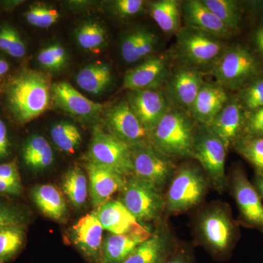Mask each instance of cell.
<instances>
[{
	"mask_svg": "<svg viewBox=\"0 0 263 263\" xmlns=\"http://www.w3.org/2000/svg\"><path fill=\"white\" fill-rule=\"evenodd\" d=\"M195 240L216 260L229 258L238 238V226L229 205L214 202L197 212L194 218Z\"/></svg>",
	"mask_w": 263,
	"mask_h": 263,
	"instance_id": "6da1fadb",
	"label": "cell"
},
{
	"mask_svg": "<svg viewBox=\"0 0 263 263\" xmlns=\"http://www.w3.org/2000/svg\"><path fill=\"white\" fill-rule=\"evenodd\" d=\"M51 88L46 76L25 71L15 78L7 90V102L12 115L20 124L36 119L49 106Z\"/></svg>",
	"mask_w": 263,
	"mask_h": 263,
	"instance_id": "7a4b0ae2",
	"label": "cell"
},
{
	"mask_svg": "<svg viewBox=\"0 0 263 263\" xmlns=\"http://www.w3.org/2000/svg\"><path fill=\"white\" fill-rule=\"evenodd\" d=\"M196 124L190 114L172 107L151 133V143L172 160L190 158Z\"/></svg>",
	"mask_w": 263,
	"mask_h": 263,
	"instance_id": "3957f363",
	"label": "cell"
},
{
	"mask_svg": "<svg viewBox=\"0 0 263 263\" xmlns=\"http://www.w3.org/2000/svg\"><path fill=\"white\" fill-rule=\"evenodd\" d=\"M209 179L201 167L184 163L177 167L165 193V216L183 214L200 205L206 196Z\"/></svg>",
	"mask_w": 263,
	"mask_h": 263,
	"instance_id": "277c9868",
	"label": "cell"
},
{
	"mask_svg": "<svg viewBox=\"0 0 263 263\" xmlns=\"http://www.w3.org/2000/svg\"><path fill=\"white\" fill-rule=\"evenodd\" d=\"M176 36V56L183 66L200 71L214 68L226 50L220 38L193 27L181 28Z\"/></svg>",
	"mask_w": 263,
	"mask_h": 263,
	"instance_id": "5b68a950",
	"label": "cell"
},
{
	"mask_svg": "<svg viewBox=\"0 0 263 263\" xmlns=\"http://www.w3.org/2000/svg\"><path fill=\"white\" fill-rule=\"evenodd\" d=\"M227 148L221 140L207 126L196 124L192 158L200 164L211 186L222 194L228 185L226 174Z\"/></svg>",
	"mask_w": 263,
	"mask_h": 263,
	"instance_id": "8992f818",
	"label": "cell"
},
{
	"mask_svg": "<svg viewBox=\"0 0 263 263\" xmlns=\"http://www.w3.org/2000/svg\"><path fill=\"white\" fill-rule=\"evenodd\" d=\"M259 70V62L249 49L241 45L226 48L213 68L216 84L224 89H242L254 79Z\"/></svg>",
	"mask_w": 263,
	"mask_h": 263,
	"instance_id": "52a82bcc",
	"label": "cell"
},
{
	"mask_svg": "<svg viewBox=\"0 0 263 263\" xmlns=\"http://www.w3.org/2000/svg\"><path fill=\"white\" fill-rule=\"evenodd\" d=\"M119 200L138 221L144 224L157 222L164 215L165 193L134 176L127 178Z\"/></svg>",
	"mask_w": 263,
	"mask_h": 263,
	"instance_id": "ba28073f",
	"label": "cell"
},
{
	"mask_svg": "<svg viewBox=\"0 0 263 263\" xmlns=\"http://www.w3.org/2000/svg\"><path fill=\"white\" fill-rule=\"evenodd\" d=\"M134 176L166 193L177 167L174 161L159 152L151 142L129 147Z\"/></svg>",
	"mask_w": 263,
	"mask_h": 263,
	"instance_id": "9c48e42d",
	"label": "cell"
},
{
	"mask_svg": "<svg viewBox=\"0 0 263 263\" xmlns=\"http://www.w3.org/2000/svg\"><path fill=\"white\" fill-rule=\"evenodd\" d=\"M87 157L88 162L114 170L126 177L134 176L129 146L100 128L95 129Z\"/></svg>",
	"mask_w": 263,
	"mask_h": 263,
	"instance_id": "30bf717a",
	"label": "cell"
},
{
	"mask_svg": "<svg viewBox=\"0 0 263 263\" xmlns=\"http://www.w3.org/2000/svg\"><path fill=\"white\" fill-rule=\"evenodd\" d=\"M167 216L156 222L148 239L138 246L122 263H165L179 245Z\"/></svg>",
	"mask_w": 263,
	"mask_h": 263,
	"instance_id": "8fae6325",
	"label": "cell"
},
{
	"mask_svg": "<svg viewBox=\"0 0 263 263\" xmlns=\"http://www.w3.org/2000/svg\"><path fill=\"white\" fill-rule=\"evenodd\" d=\"M203 83L201 71L182 65L171 70L164 91L173 107L190 114Z\"/></svg>",
	"mask_w": 263,
	"mask_h": 263,
	"instance_id": "7c38bea8",
	"label": "cell"
},
{
	"mask_svg": "<svg viewBox=\"0 0 263 263\" xmlns=\"http://www.w3.org/2000/svg\"><path fill=\"white\" fill-rule=\"evenodd\" d=\"M228 184L238 205L241 220L247 226L263 231V205L260 196L243 170L233 169Z\"/></svg>",
	"mask_w": 263,
	"mask_h": 263,
	"instance_id": "4fadbf2b",
	"label": "cell"
},
{
	"mask_svg": "<svg viewBox=\"0 0 263 263\" xmlns=\"http://www.w3.org/2000/svg\"><path fill=\"white\" fill-rule=\"evenodd\" d=\"M127 103L138 120L150 133L172 108L164 89L133 90Z\"/></svg>",
	"mask_w": 263,
	"mask_h": 263,
	"instance_id": "5bb4252c",
	"label": "cell"
},
{
	"mask_svg": "<svg viewBox=\"0 0 263 263\" xmlns=\"http://www.w3.org/2000/svg\"><path fill=\"white\" fill-rule=\"evenodd\" d=\"M110 134L129 147L150 142L151 135L131 110L127 101L123 100L107 113Z\"/></svg>",
	"mask_w": 263,
	"mask_h": 263,
	"instance_id": "9a60e30c",
	"label": "cell"
},
{
	"mask_svg": "<svg viewBox=\"0 0 263 263\" xmlns=\"http://www.w3.org/2000/svg\"><path fill=\"white\" fill-rule=\"evenodd\" d=\"M170 65L164 57H151L124 76L123 89H161L170 75Z\"/></svg>",
	"mask_w": 263,
	"mask_h": 263,
	"instance_id": "2e32d148",
	"label": "cell"
},
{
	"mask_svg": "<svg viewBox=\"0 0 263 263\" xmlns=\"http://www.w3.org/2000/svg\"><path fill=\"white\" fill-rule=\"evenodd\" d=\"M86 169L89 176V193L95 209L110 200V197L121 192L127 177L105 166L87 162Z\"/></svg>",
	"mask_w": 263,
	"mask_h": 263,
	"instance_id": "e0dca14e",
	"label": "cell"
},
{
	"mask_svg": "<svg viewBox=\"0 0 263 263\" xmlns=\"http://www.w3.org/2000/svg\"><path fill=\"white\" fill-rule=\"evenodd\" d=\"M103 228L95 212L81 217L71 229L74 245L91 263H100Z\"/></svg>",
	"mask_w": 263,
	"mask_h": 263,
	"instance_id": "ac0fdd59",
	"label": "cell"
},
{
	"mask_svg": "<svg viewBox=\"0 0 263 263\" xmlns=\"http://www.w3.org/2000/svg\"><path fill=\"white\" fill-rule=\"evenodd\" d=\"M246 118L245 110L239 100L228 99L226 105L208 127L221 140L228 150L241 136Z\"/></svg>",
	"mask_w": 263,
	"mask_h": 263,
	"instance_id": "d6986e66",
	"label": "cell"
},
{
	"mask_svg": "<svg viewBox=\"0 0 263 263\" xmlns=\"http://www.w3.org/2000/svg\"><path fill=\"white\" fill-rule=\"evenodd\" d=\"M95 212L103 229L112 234H130L151 229L138 221L119 200H109Z\"/></svg>",
	"mask_w": 263,
	"mask_h": 263,
	"instance_id": "ffe728a7",
	"label": "cell"
},
{
	"mask_svg": "<svg viewBox=\"0 0 263 263\" xmlns=\"http://www.w3.org/2000/svg\"><path fill=\"white\" fill-rule=\"evenodd\" d=\"M226 89L216 83L204 82L190 115L200 125L209 126L228 101Z\"/></svg>",
	"mask_w": 263,
	"mask_h": 263,
	"instance_id": "44dd1931",
	"label": "cell"
},
{
	"mask_svg": "<svg viewBox=\"0 0 263 263\" xmlns=\"http://www.w3.org/2000/svg\"><path fill=\"white\" fill-rule=\"evenodd\" d=\"M181 14L186 27H193L224 39L233 32L199 0H187L181 4Z\"/></svg>",
	"mask_w": 263,
	"mask_h": 263,
	"instance_id": "7402d4cb",
	"label": "cell"
},
{
	"mask_svg": "<svg viewBox=\"0 0 263 263\" xmlns=\"http://www.w3.org/2000/svg\"><path fill=\"white\" fill-rule=\"evenodd\" d=\"M51 91L57 106L72 115L92 117L103 109V105L86 98L68 83H56Z\"/></svg>",
	"mask_w": 263,
	"mask_h": 263,
	"instance_id": "603a6c76",
	"label": "cell"
},
{
	"mask_svg": "<svg viewBox=\"0 0 263 263\" xmlns=\"http://www.w3.org/2000/svg\"><path fill=\"white\" fill-rule=\"evenodd\" d=\"M153 229L126 235L109 233L103 238L100 263H122L144 240L152 235Z\"/></svg>",
	"mask_w": 263,
	"mask_h": 263,
	"instance_id": "cb8c5ba5",
	"label": "cell"
},
{
	"mask_svg": "<svg viewBox=\"0 0 263 263\" xmlns=\"http://www.w3.org/2000/svg\"><path fill=\"white\" fill-rule=\"evenodd\" d=\"M33 201L38 209L50 219L62 220L67 215V203L60 190L51 184L36 186L32 191Z\"/></svg>",
	"mask_w": 263,
	"mask_h": 263,
	"instance_id": "d4e9b609",
	"label": "cell"
},
{
	"mask_svg": "<svg viewBox=\"0 0 263 263\" xmlns=\"http://www.w3.org/2000/svg\"><path fill=\"white\" fill-rule=\"evenodd\" d=\"M149 13L162 32L172 35L181 29V4L176 0H159L149 4Z\"/></svg>",
	"mask_w": 263,
	"mask_h": 263,
	"instance_id": "484cf974",
	"label": "cell"
},
{
	"mask_svg": "<svg viewBox=\"0 0 263 263\" xmlns=\"http://www.w3.org/2000/svg\"><path fill=\"white\" fill-rule=\"evenodd\" d=\"M23 158L25 164L34 172L46 171L54 161L51 146L41 136H33L24 143Z\"/></svg>",
	"mask_w": 263,
	"mask_h": 263,
	"instance_id": "4316f807",
	"label": "cell"
},
{
	"mask_svg": "<svg viewBox=\"0 0 263 263\" xmlns=\"http://www.w3.org/2000/svg\"><path fill=\"white\" fill-rule=\"evenodd\" d=\"M112 81L111 71L103 64L86 66L76 77L78 85L90 94L99 95L107 89Z\"/></svg>",
	"mask_w": 263,
	"mask_h": 263,
	"instance_id": "83f0119b",
	"label": "cell"
},
{
	"mask_svg": "<svg viewBox=\"0 0 263 263\" xmlns=\"http://www.w3.org/2000/svg\"><path fill=\"white\" fill-rule=\"evenodd\" d=\"M62 188L72 206H84L88 196V181L82 170L78 167L69 170L62 180Z\"/></svg>",
	"mask_w": 263,
	"mask_h": 263,
	"instance_id": "f1b7e54d",
	"label": "cell"
},
{
	"mask_svg": "<svg viewBox=\"0 0 263 263\" xmlns=\"http://www.w3.org/2000/svg\"><path fill=\"white\" fill-rule=\"evenodd\" d=\"M202 2L232 32L238 29L241 20V10L236 2L233 0H202Z\"/></svg>",
	"mask_w": 263,
	"mask_h": 263,
	"instance_id": "f546056e",
	"label": "cell"
},
{
	"mask_svg": "<svg viewBox=\"0 0 263 263\" xmlns=\"http://www.w3.org/2000/svg\"><path fill=\"white\" fill-rule=\"evenodd\" d=\"M51 136L55 145L67 154L74 153L82 142L79 128L70 122L57 123L51 128Z\"/></svg>",
	"mask_w": 263,
	"mask_h": 263,
	"instance_id": "4dcf8cb0",
	"label": "cell"
},
{
	"mask_svg": "<svg viewBox=\"0 0 263 263\" xmlns=\"http://www.w3.org/2000/svg\"><path fill=\"white\" fill-rule=\"evenodd\" d=\"M235 150L263 174V136H240L235 142Z\"/></svg>",
	"mask_w": 263,
	"mask_h": 263,
	"instance_id": "1f68e13d",
	"label": "cell"
},
{
	"mask_svg": "<svg viewBox=\"0 0 263 263\" xmlns=\"http://www.w3.org/2000/svg\"><path fill=\"white\" fill-rule=\"evenodd\" d=\"M21 226L8 227L0 230V263L8 262L22 249L24 232Z\"/></svg>",
	"mask_w": 263,
	"mask_h": 263,
	"instance_id": "d6a6232c",
	"label": "cell"
},
{
	"mask_svg": "<svg viewBox=\"0 0 263 263\" xmlns=\"http://www.w3.org/2000/svg\"><path fill=\"white\" fill-rule=\"evenodd\" d=\"M77 41L81 48L88 51L100 49L106 41V32L100 24L89 22L81 26L77 32Z\"/></svg>",
	"mask_w": 263,
	"mask_h": 263,
	"instance_id": "836d02e7",
	"label": "cell"
},
{
	"mask_svg": "<svg viewBox=\"0 0 263 263\" xmlns=\"http://www.w3.org/2000/svg\"><path fill=\"white\" fill-rule=\"evenodd\" d=\"M240 103L249 113L263 107V78L254 79L240 91Z\"/></svg>",
	"mask_w": 263,
	"mask_h": 263,
	"instance_id": "e575fe53",
	"label": "cell"
},
{
	"mask_svg": "<svg viewBox=\"0 0 263 263\" xmlns=\"http://www.w3.org/2000/svg\"><path fill=\"white\" fill-rule=\"evenodd\" d=\"M0 49L17 59L25 56L27 51L18 32L9 26L0 29Z\"/></svg>",
	"mask_w": 263,
	"mask_h": 263,
	"instance_id": "d590c367",
	"label": "cell"
},
{
	"mask_svg": "<svg viewBox=\"0 0 263 263\" xmlns=\"http://www.w3.org/2000/svg\"><path fill=\"white\" fill-rule=\"evenodd\" d=\"M60 17L57 10L47 7L36 5L30 8L26 13L27 22L39 28H48L56 23Z\"/></svg>",
	"mask_w": 263,
	"mask_h": 263,
	"instance_id": "8d00e7d4",
	"label": "cell"
},
{
	"mask_svg": "<svg viewBox=\"0 0 263 263\" xmlns=\"http://www.w3.org/2000/svg\"><path fill=\"white\" fill-rule=\"evenodd\" d=\"M67 60L65 48L56 44L48 46L40 52L37 60L45 68L57 70L63 67Z\"/></svg>",
	"mask_w": 263,
	"mask_h": 263,
	"instance_id": "74e56055",
	"label": "cell"
},
{
	"mask_svg": "<svg viewBox=\"0 0 263 263\" xmlns=\"http://www.w3.org/2000/svg\"><path fill=\"white\" fill-rule=\"evenodd\" d=\"M241 136H263V107L251 112L246 118Z\"/></svg>",
	"mask_w": 263,
	"mask_h": 263,
	"instance_id": "f35d334b",
	"label": "cell"
},
{
	"mask_svg": "<svg viewBox=\"0 0 263 263\" xmlns=\"http://www.w3.org/2000/svg\"><path fill=\"white\" fill-rule=\"evenodd\" d=\"M143 6L144 1L142 0H117L114 3L116 13L123 18L138 14L143 10Z\"/></svg>",
	"mask_w": 263,
	"mask_h": 263,
	"instance_id": "ab89813d",
	"label": "cell"
},
{
	"mask_svg": "<svg viewBox=\"0 0 263 263\" xmlns=\"http://www.w3.org/2000/svg\"><path fill=\"white\" fill-rule=\"evenodd\" d=\"M121 55L128 64L138 62L137 58V29L128 33L121 44Z\"/></svg>",
	"mask_w": 263,
	"mask_h": 263,
	"instance_id": "60d3db41",
	"label": "cell"
},
{
	"mask_svg": "<svg viewBox=\"0 0 263 263\" xmlns=\"http://www.w3.org/2000/svg\"><path fill=\"white\" fill-rule=\"evenodd\" d=\"M23 218L14 209L0 206V230L8 227L21 226Z\"/></svg>",
	"mask_w": 263,
	"mask_h": 263,
	"instance_id": "b9f144b4",
	"label": "cell"
},
{
	"mask_svg": "<svg viewBox=\"0 0 263 263\" xmlns=\"http://www.w3.org/2000/svg\"><path fill=\"white\" fill-rule=\"evenodd\" d=\"M165 263H195L193 250L187 245H180Z\"/></svg>",
	"mask_w": 263,
	"mask_h": 263,
	"instance_id": "7bdbcfd3",
	"label": "cell"
},
{
	"mask_svg": "<svg viewBox=\"0 0 263 263\" xmlns=\"http://www.w3.org/2000/svg\"><path fill=\"white\" fill-rule=\"evenodd\" d=\"M0 179L6 180L11 182L21 183L20 175L15 161L9 163L0 164Z\"/></svg>",
	"mask_w": 263,
	"mask_h": 263,
	"instance_id": "ee69618b",
	"label": "cell"
},
{
	"mask_svg": "<svg viewBox=\"0 0 263 263\" xmlns=\"http://www.w3.org/2000/svg\"><path fill=\"white\" fill-rule=\"evenodd\" d=\"M9 139L6 124L0 119V158H4L9 155Z\"/></svg>",
	"mask_w": 263,
	"mask_h": 263,
	"instance_id": "f6af8a7d",
	"label": "cell"
},
{
	"mask_svg": "<svg viewBox=\"0 0 263 263\" xmlns=\"http://www.w3.org/2000/svg\"><path fill=\"white\" fill-rule=\"evenodd\" d=\"M22 183L11 182L0 179V193L7 195H18L22 193Z\"/></svg>",
	"mask_w": 263,
	"mask_h": 263,
	"instance_id": "bcb514c9",
	"label": "cell"
},
{
	"mask_svg": "<svg viewBox=\"0 0 263 263\" xmlns=\"http://www.w3.org/2000/svg\"><path fill=\"white\" fill-rule=\"evenodd\" d=\"M254 41L256 47L263 56V24L256 30Z\"/></svg>",
	"mask_w": 263,
	"mask_h": 263,
	"instance_id": "7dc6e473",
	"label": "cell"
},
{
	"mask_svg": "<svg viewBox=\"0 0 263 263\" xmlns=\"http://www.w3.org/2000/svg\"><path fill=\"white\" fill-rule=\"evenodd\" d=\"M255 185L254 187L257 190L259 196L263 198V174L262 173L256 172L255 180H254Z\"/></svg>",
	"mask_w": 263,
	"mask_h": 263,
	"instance_id": "c3c4849f",
	"label": "cell"
},
{
	"mask_svg": "<svg viewBox=\"0 0 263 263\" xmlns=\"http://www.w3.org/2000/svg\"><path fill=\"white\" fill-rule=\"evenodd\" d=\"M9 64L3 59L0 58V76H4L9 70Z\"/></svg>",
	"mask_w": 263,
	"mask_h": 263,
	"instance_id": "681fc988",
	"label": "cell"
}]
</instances>
